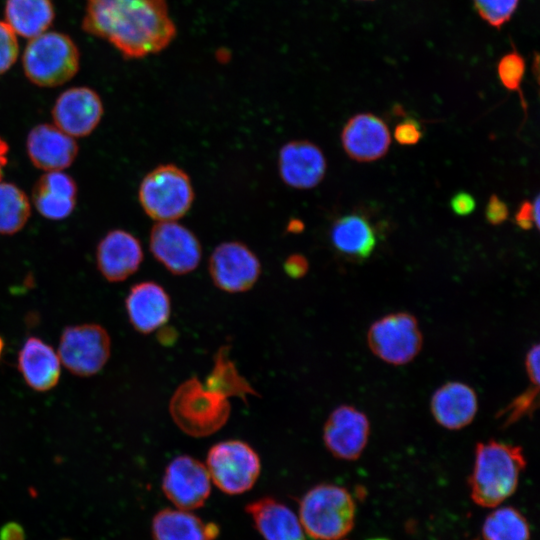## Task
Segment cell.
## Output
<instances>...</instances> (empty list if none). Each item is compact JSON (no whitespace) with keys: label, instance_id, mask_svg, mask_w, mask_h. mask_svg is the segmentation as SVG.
Listing matches in <instances>:
<instances>
[{"label":"cell","instance_id":"1","mask_svg":"<svg viewBox=\"0 0 540 540\" xmlns=\"http://www.w3.org/2000/svg\"><path fill=\"white\" fill-rule=\"evenodd\" d=\"M82 29L130 59L158 53L176 34L166 0H87Z\"/></svg>","mask_w":540,"mask_h":540},{"label":"cell","instance_id":"2","mask_svg":"<svg viewBox=\"0 0 540 540\" xmlns=\"http://www.w3.org/2000/svg\"><path fill=\"white\" fill-rule=\"evenodd\" d=\"M525 466L517 445L492 439L478 443L469 478L471 498L482 507L498 506L515 492Z\"/></svg>","mask_w":540,"mask_h":540},{"label":"cell","instance_id":"3","mask_svg":"<svg viewBox=\"0 0 540 540\" xmlns=\"http://www.w3.org/2000/svg\"><path fill=\"white\" fill-rule=\"evenodd\" d=\"M230 394L212 378L203 385L197 378L182 383L170 402V412L175 423L185 433L194 437L210 435L228 420Z\"/></svg>","mask_w":540,"mask_h":540},{"label":"cell","instance_id":"4","mask_svg":"<svg viewBox=\"0 0 540 540\" xmlns=\"http://www.w3.org/2000/svg\"><path fill=\"white\" fill-rule=\"evenodd\" d=\"M299 512L303 530L311 538L339 540L353 528L355 503L345 488L320 484L303 496Z\"/></svg>","mask_w":540,"mask_h":540},{"label":"cell","instance_id":"5","mask_svg":"<svg viewBox=\"0 0 540 540\" xmlns=\"http://www.w3.org/2000/svg\"><path fill=\"white\" fill-rule=\"evenodd\" d=\"M26 77L39 87H56L72 79L79 70L80 53L66 34L44 32L27 43L22 57Z\"/></svg>","mask_w":540,"mask_h":540},{"label":"cell","instance_id":"6","mask_svg":"<svg viewBox=\"0 0 540 540\" xmlns=\"http://www.w3.org/2000/svg\"><path fill=\"white\" fill-rule=\"evenodd\" d=\"M139 203L157 222L176 221L192 207L194 189L189 175L175 164H161L141 180Z\"/></svg>","mask_w":540,"mask_h":540},{"label":"cell","instance_id":"7","mask_svg":"<svg viewBox=\"0 0 540 540\" xmlns=\"http://www.w3.org/2000/svg\"><path fill=\"white\" fill-rule=\"evenodd\" d=\"M205 466L213 483L230 495L250 490L261 471L258 454L241 440H226L213 445Z\"/></svg>","mask_w":540,"mask_h":540},{"label":"cell","instance_id":"8","mask_svg":"<svg viewBox=\"0 0 540 540\" xmlns=\"http://www.w3.org/2000/svg\"><path fill=\"white\" fill-rule=\"evenodd\" d=\"M422 342L418 321L407 312L387 314L374 321L367 332L371 352L391 365L411 362L419 354Z\"/></svg>","mask_w":540,"mask_h":540},{"label":"cell","instance_id":"9","mask_svg":"<svg viewBox=\"0 0 540 540\" xmlns=\"http://www.w3.org/2000/svg\"><path fill=\"white\" fill-rule=\"evenodd\" d=\"M111 339L95 323L67 326L61 333L58 356L72 374L89 377L99 373L109 360Z\"/></svg>","mask_w":540,"mask_h":540},{"label":"cell","instance_id":"10","mask_svg":"<svg viewBox=\"0 0 540 540\" xmlns=\"http://www.w3.org/2000/svg\"><path fill=\"white\" fill-rule=\"evenodd\" d=\"M214 285L228 293L251 289L261 274L257 255L240 241H225L215 247L208 260Z\"/></svg>","mask_w":540,"mask_h":540},{"label":"cell","instance_id":"11","mask_svg":"<svg viewBox=\"0 0 540 540\" xmlns=\"http://www.w3.org/2000/svg\"><path fill=\"white\" fill-rule=\"evenodd\" d=\"M149 247L154 258L175 275L194 271L202 257L197 236L176 221L157 222L150 231Z\"/></svg>","mask_w":540,"mask_h":540},{"label":"cell","instance_id":"12","mask_svg":"<svg viewBox=\"0 0 540 540\" xmlns=\"http://www.w3.org/2000/svg\"><path fill=\"white\" fill-rule=\"evenodd\" d=\"M206 466L199 460L181 455L165 469L162 489L166 497L182 510H193L204 505L211 484Z\"/></svg>","mask_w":540,"mask_h":540},{"label":"cell","instance_id":"13","mask_svg":"<svg viewBox=\"0 0 540 540\" xmlns=\"http://www.w3.org/2000/svg\"><path fill=\"white\" fill-rule=\"evenodd\" d=\"M103 103L89 87H72L62 92L52 108L54 125L73 138L86 137L100 123Z\"/></svg>","mask_w":540,"mask_h":540},{"label":"cell","instance_id":"14","mask_svg":"<svg viewBox=\"0 0 540 540\" xmlns=\"http://www.w3.org/2000/svg\"><path fill=\"white\" fill-rule=\"evenodd\" d=\"M370 435V423L364 412L341 405L328 416L323 441L329 452L343 460H356L363 453Z\"/></svg>","mask_w":540,"mask_h":540},{"label":"cell","instance_id":"15","mask_svg":"<svg viewBox=\"0 0 540 540\" xmlns=\"http://www.w3.org/2000/svg\"><path fill=\"white\" fill-rule=\"evenodd\" d=\"M327 161L321 148L309 140L285 143L278 154V171L289 187L307 190L316 187L324 178Z\"/></svg>","mask_w":540,"mask_h":540},{"label":"cell","instance_id":"16","mask_svg":"<svg viewBox=\"0 0 540 540\" xmlns=\"http://www.w3.org/2000/svg\"><path fill=\"white\" fill-rule=\"evenodd\" d=\"M346 154L357 162H373L388 152L391 136L386 123L371 113L352 116L341 132Z\"/></svg>","mask_w":540,"mask_h":540},{"label":"cell","instance_id":"17","mask_svg":"<svg viewBox=\"0 0 540 540\" xmlns=\"http://www.w3.org/2000/svg\"><path fill=\"white\" fill-rule=\"evenodd\" d=\"M143 257L138 238L123 229L106 233L96 249L97 268L109 282L126 280L139 269Z\"/></svg>","mask_w":540,"mask_h":540},{"label":"cell","instance_id":"18","mask_svg":"<svg viewBox=\"0 0 540 540\" xmlns=\"http://www.w3.org/2000/svg\"><path fill=\"white\" fill-rule=\"evenodd\" d=\"M26 149L31 163L46 172L68 168L79 151L73 137L47 123L38 124L30 130Z\"/></svg>","mask_w":540,"mask_h":540},{"label":"cell","instance_id":"19","mask_svg":"<svg viewBox=\"0 0 540 540\" xmlns=\"http://www.w3.org/2000/svg\"><path fill=\"white\" fill-rule=\"evenodd\" d=\"M125 308L133 328L148 334L161 328L171 314V301L166 290L156 282L133 285L125 299Z\"/></svg>","mask_w":540,"mask_h":540},{"label":"cell","instance_id":"20","mask_svg":"<svg viewBox=\"0 0 540 540\" xmlns=\"http://www.w3.org/2000/svg\"><path fill=\"white\" fill-rule=\"evenodd\" d=\"M430 409L439 425L448 430H459L475 418L478 410L477 395L469 385L451 381L433 393Z\"/></svg>","mask_w":540,"mask_h":540},{"label":"cell","instance_id":"21","mask_svg":"<svg viewBox=\"0 0 540 540\" xmlns=\"http://www.w3.org/2000/svg\"><path fill=\"white\" fill-rule=\"evenodd\" d=\"M18 370L35 391L53 389L60 379V359L54 349L37 337H29L18 353Z\"/></svg>","mask_w":540,"mask_h":540},{"label":"cell","instance_id":"22","mask_svg":"<svg viewBox=\"0 0 540 540\" xmlns=\"http://www.w3.org/2000/svg\"><path fill=\"white\" fill-rule=\"evenodd\" d=\"M32 201L37 211L50 220L67 218L77 202V184L62 171L43 174L34 184Z\"/></svg>","mask_w":540,"mask_h":540},{"label":"cell","instance_id":"23","mask_svg":"<svg viewBox=\"0 0 540 540\" xmlns=\"http://www.w3.org/2000/svg\"><path fill=\"white\" fill-rule=\"evenodd\" d=\"M246 512L265 540H305L303 527L293 511L272 498L248 504Z\"/></svg>","mask_w":540,"mask_h":540},{"label":"cell","instance_id":"24","mask_svg":"<svg viewBox=\"0 0 540 540\" xmlns=\"http://www.w3.org/2000/svg\"><path fill=\"white\" fill-rule=\"evenodd\" d=\"M218 533L214 523L182 509H163L152 520L154 540H214Z\"/></svg>","mask_w":540,"mask_h":540},{"label":"cell","instance_id":"25","mask_svg":"<svg viewBox=\"0 0 540 540\" xmlns=\"http://www.w3.org/2000/svg\"><path fill=\"white\" fill-rule=\"evenodd\" d=\"M330 238L340 254L360 260L370 257L377 243L369 221L357 214L338 218L332 225Z\"/></svg>","mask_w":540,"mask_h":540},{"label":"cell","instance_id":"26","mask_svg":"<svg viewBox=\"0 0 540 540\" xmlns=\"http://www.w3.org/2000/svg\"><path fill=\"white\" fill-rule=\"evenodd\" d=\"M6 23L25 38H34L50 27L55 12L51 0H6Z\"/></svg>","mask_w":540,"mask_h":540},{"label":"cell","instance_id":"27","mask_svg":"<svg viewBox=\"0 0 540 540\" xmlns=\"http://www.w3.org/2000/svg\"><path fill=\"white\" fill-rule=\"evenodd\" d=\"M31 215V205L25 192L17 185L0 181V234L19 232Z\"/></svg>","mask_w":540,"mask_h":540},{"label":"cell","instance_id":"28","mask_svg":"<svg viewBox=\"0 0 540 540\" xmlns=\"http://www.w3.org/2000/svg\"><path fill=\"white\" fill-rule=\"evenodd\" d=\"M484 540H529L526 519L512 507H502L487 516L483 524Z\"/></svg>","mask_w":540,"mask_h":540},{"label":"cell","instance_id":"29","mask_svg":"<svg viewBox=\"0 0 540 540\" xmlns=\"http://www.w3.org/2000/svg\"><path fill=\"white\" fill-rule=\"evenodd\" d=\"M497 75L501 84L511 92H518L526 111V104L521 92V84L525 75V59L513 48L504 54L497 63Z\"/></svg>","mask_w":540,"mask_h":540},{"label":"cell","instance_id":"30","mask_svg":"<svg viewBox=\"0 0 540 540\" xmlns=\"http://www.w3.org/2000/svg\"><path fill=\"white\" fill-rule=\"evenodd\" d=\"M479 17L490 27L501 29L515 14L520 0H472Z\"/></svg>","mask_w":540,"mask_h":540},{"label":"cell","instance_id":"31","mask_svg":"<svg viewBox=\"0 0 540 540\" xmlns=\"http://www.w3.org/2000/svg\"><path fill=\"white\" fill-rule=\"evenodd\" d=\"M538 386L527 389L512 400L500 413L503 424L509 426L525 416L532 415L536 408Z\"/></svg>","mask_w":540,"mask_h":540},{"label":"cell","instance_id":"32","mask_svg":"<svg viewBox=\"0 0 540 540\" xmlns=\"http://www.w3.org/2000/svg\"><path fill=\"white\" fill-rule=\"evenodd\" d=\"M19 46L16 33L0 20V75L7 72L16 62Z\"/></svg>","mask_w":540,"mask_h":540},{"label":"cell","instance_id":"33","mask_svg":"<svg viewBox=\"0 0 540 540\" xmlns=\"http://www.w3.org/2000/svg\"><path fill=\"white\" fill-rule=\"evenodd\" d=\"M423 136L420 123L412 118H407L398 123L394 130L395 140L400 145H415Z\"/></svg>","mask_w":540,"mask_h":540},{"label":"cell","instance_id":"34","mask_svg":"<svg viewBox=\"0 0 540 540\" xmlns=\"http://www.w3.org/2000/svg\"><path fill=\"white\" fill-rule=\"evenodd\" d=\"M508 216L509 210L507 204L496 194H492L485 209L487 222L491 225H500L507 220Z\"/></svg>","mask_w":540,"mask_h":540},{"label":"cell","instance_id":"35","mask_svg":"<svg viewBox=\"0 0 540 540\" xmlns=\"http://www.w3.org/2000/svg\"><path fill=\"white\" fill-rule=\"evenodd\" d=\"M450 207L455 215L468 216L474 211L476 201L470 193L459 191L451 198Z\"/></svg>","mask_w":540,"mask_h":540},{"label":"cell","instance_id":"36","mask_svg":"<svg viewBox=\"0 0 540 540\" xmlns=\"http://www.w3.org/2000/svg\"><path fill=\"white\" fill-rule=\"evenodd\" d=\"M284 271L294 279L302 278L309 270L307 258L299 253L289 255L284 261Z\"/></svg>","mask_w":540,"mask_h":540},{"label":"cell","instance_id":"37","mask_svg":"<svg viewBox=\"0 0 540 540\" xmlns=\"http://www.w3.org/2000/svg\"><path fill=\"white\" fill-rule=\"evenodd\" d=\"M525 367L532 385H539V345L532 346L525 357Z\"/></svg>","mask_w":540,"mask_h":540},{"label":"cell","instance_id":"38","mask_svg":"<svg viewBox=\"0 0 540 540\" xmlns=\"http://www.w3.org/2000/svg\"><path fill=\"white\" fill-rule=\"evenodd\" d=\"M515 222L522 230H530L533 228L535 222L532 202L527 200L521 202L518 211L515 214Z\"/></svg>","mask_w":540,"mask_h":540},{"label":"cell","instance_id":"39","mask_svg":"<svg viewBox=\"0 0 540 540\" xmlns=\"http://www.w3.org/2000/svg\"><path fill=\"white\" fill-rule=\"evenodd\" d=\"M0 540H25V531L17 522H8L0 529Z\"/></svg>","mask_w":540,"mask_h":540},{"label":"cell","instance_id":"40","mask_svg":"<svg viewBox=\"0 0 540 540\" xmlns=\"http://www.w3.org/2000/svg\"><path fill=\"white\" fill-rule=\"evenodd\" d=\"M9 145L7 141L0 136V181L3 176V169L8 162Z\"/></svg>","mask_w":540,"mask_h":540},{"label":"cell","instance_id":"41","mask_svg":"<svg viewBox=\"0 0 540 540\" xmlns=\"http://www.w3.org/2000/svg\"><path fill=\"white\" fill-rule=\"evenodd\" d=\"M533 204V216L535 226L539 228V197L537 196Z\"/></svg>","mask_w":540,"mask_h":540},{"label":"cell","instance_id":"42","mask_svg":"<svg viewBox=\"0 0 540 540\" xmlns=\"http://www.w3.org/2000/svg\"><path fill=\"white\" fill-rule=\"evenodd\" d=\"M289 226L291 227L290 231L300 232L302 231L304 224L300 220H292Z\"/></svg>","mask_w":540,"mask_h":540},{"label":"cell","instance_id":"43","mask_svg":"<svg viewBox=\"0 0 540 540\" xmlns=\"http://www.w3.org/2000/svg\"><path fill=\"white\" fill-rule=\"evenodd\" d=\"M3 349H4V340H3V338L0 336V357H1V355H2Z\"/></svg>","mask_w":540,"mask_h":540},{"label":"cell","instance_id":"44","mask_svg":"<svg viewBox=\"0 0 540 540\" xmlns=\"http://www.w3.org/2000/svg\"><path fill=\"white\" fill-rule=\"evenodd\" d=\"M371 540H386V539L376 538V539H371Z\"/></svg>","mask_w":540,"mask_h":540},{"label":"cell","instance_id":"45","mask_svg":"<svg viewBox=\"0 0 540 540\" xmlns=\"http://www.w3.org/2000/svg\"><path fill=\"white\" fill-rule=\"evenodd\" d=\"M358 1H374V0H358Z\"/></svg>","mask_w":540,"mask_h":540},{"label":"cell","instance_id":"46","mask_svg":"<svg viewBox=\"0 0 540 540\" xmlns=\"http://www.w3.org/2000/svg\"><path fill=\"white\" fill-rule=\"evenodd\" d=\"M65 540H67V539H65Z\"/></svg>","mask_w":540,"mask_h":540}]
</instances>
